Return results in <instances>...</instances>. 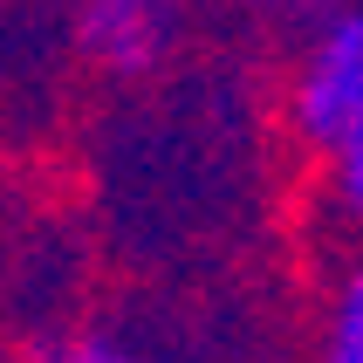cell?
<instances>
[{"mask_svg": "<svg viewBox=\"0 0 363 363\" xmlns=\"http://www.w3.org/2000/svg\"><path fill=\"white\" fill-rule=\"evenodd\" d=\"M281 110H288L295 144L315 151V158L336 138L363 130V0H329L302 28Z\"/></svg>", "mask_w": 363, "mask_h": 363, "instance_id": "cell-1", "label": "cell"}, {"mask_svg": "<svg viewBox=\"0 0 363 363\" xmlns=\"http://www.w3.org/2000/svg\"><path fill=\"white\" fill-rule=\"evenodd\" d=\"M185 21V0H76V48L96 76L138 82L179 55Z\"/></svg>", "mask_w": 363, "mask_h": 363, "instance_id": "cell-2", "label": "cell"}, {"mask_svg": "<svg viewBox=\"0 0 363 363\" xmlns=\"http://www.w3.org/2000/svg\"><path fill=\"white\" fill-rule=\"evenodd\" d=\"M315 363H363V247L343 261V274H336V288H329Z\"/></svg>", "mask_w": 363, "mask_h": 363, "instance_id": "cell-3", "label": "cell"}, {"mask_svg": "<svg viewBox=\"0 0 363 363\" xmlns=\"http://www.w3.org/2000/svg\"><path fill=\"white\" fill-rule=\"evenodd\" d=\"M315 164H323V199H329V213L363 240V130L336 138Z\"/></svg>", "mask_w": 363, "mask_h": 363, "instance_id": "cell-4", "label": "cell"}, {"mask_svg": "<svg viewBox=\"0 0 363 363\" xmlns=\"http://www.w3.org/2000/svg\"><path fill=\"white\" fill-rule=\"evenodd\" d=\"M35 363H158V357L130 350L123 336H110V329H76V336H55Z\"/></svg>", "mask_w": 363, "mask_h": 363, "instance_id": "cell-5", "label": "cell"}, {"mask_svg": "<svg viewBox=\"0 0 363 363\" xmlns=\"http://www.w3.org/2000/svg\"><path fill=\"white\" fill-rule=\"evenodd\" d=\"M233 7H247L254 21H295V28H308L329 0H233Z\"/></svg>", "mask_w": 363, "mask_h": 363, "instance_id": "cell-6", "label": "cell"}]
</instances>
